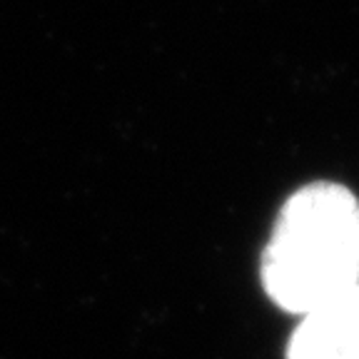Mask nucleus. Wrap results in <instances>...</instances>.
<instances>
[{"label": "nucleus", "instance_id": "1", "mask_svg": "<svg viewBox=\"0 0 359 359\" xmlns=\"http://www.w3.org/2000/svg\"><path fill=\"white\" fill-rule=\"evenodd\" d=\"M259 277L267 297L299 317L359 287V197L330 180L292 192L262 250Z\"/></svg>", "mask_w": 359, "mask_h": 359}, {"label": "nucleus", "instance_id": "2", "mask_svg": "<svg viewBox=\"0 0 359 359\" xmlns=\"http://www.w3.org/2000/svg\"><path fill=\"white\" fill-rule=\"evenodd\" d=\"M287 359H359V287L302 314Z\"/></svg>", "mask_w": 359, "mask_h": 359}]
</instances>
